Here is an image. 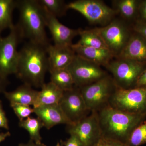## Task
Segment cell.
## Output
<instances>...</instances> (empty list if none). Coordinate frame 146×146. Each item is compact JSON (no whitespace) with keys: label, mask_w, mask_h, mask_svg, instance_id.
<instances>
[{"label":"cell","mask_w":146,"mask_h":146,"mask_svg":"<svg viewBox=\"0 0 146 146\" xmlns=\"http://www.w3.org/2000/svg\"><path fill=\"white\" fill-rule=\"evenodd\" d=\"M127 144L129 146H141L146 144V121L134 129Z\"/></svg>","instance_id":"cell-26"},{"label":"cell","mask_w":146,"mask_h":146,"mask_svg":"<svg viewBox=\"0 0 146 146\" xmlns=\"http://www.w3.org/2000/svg\"><path fill=\"white\" fill-rule=\"evenodd\" d=\"M19 12L18 23L16 25L23 39L47 46L50 44L46 28L44 8L38 0H18Z\"/></svg>","instance_id":"cell-3"},{"label":"cell","mask_w":146,"mask_h":146,"mask_svg":"<svg viewBox=\"0 0 146 146\" xmlns=\"http://www.w3.org/2000/svg\"><path fill=\"white\" fill-rule=\"evenodd\" d=\"M107 141L109 142L111 146H129L127 144L123 143L118 141H110V140H107Z\"/></svg>","instance_id":"cell-37"},{"label":"cell","mask_w":146,"mask_h":146,"mask_svg":"<svg viewBox=\"0 0 146 146\" xmlns=\"http://www.w3.org/2000/svg\"><path fill=\"white\" fill-rule=\"evenodd\" d=\"M72 47L76 54L99 66L105 68L114 58V55L106 48L83 46L75 44Z\"/></svg>","instance_id":"cell-16"},{"label":"cell","mask_w":146,"mask_h":146,"mask_svg":"<svg viewBox=\"0 0 146 146\" xmlns=\"http://www.w3.org/2000/svg\"><path fill=\"white\" fill-rule=\"evenodd\" d=\"M79 35L80 39L76 44L92 48H108L102 37L94 29L90 30L79 29Z\"/></svg>","instance_id":"cell-22"},{"label":"cell","mask_w":146,"mask_h":146,"mask_svg":"<svg viewBox=\"0 0 146 146\" xmlns=\"http://www.w3.org/2000/svg\"><path fill=\"white\" fill-rule=\"evenodd\" d=\"M44 10L46 25L52 36L54 45L58 46L72 45L73 39L79 35V29H73L66 27L61 23L56 17L49 13L44 9Z\"/></svg>","instance_id":"cell-13"},{"label":"cell","mask_w":146,"mask_h":146,"mask_svg":"<svg viewBox=\"0 0 146 146\" xmlns=\"http://www.w3.org/2000/svg\"><path fill=\"white\" fill-rule=\"evenodd\" d=\"M46 50L49 62V70L68 68L76 55L72 45L58 46L50 44L47 46Z\"/></svg>","instance_id":"cell-15"},{"label":"cell","mask_w":146,"mask_h":146,"mask_svg":"<svg viewBox=\"0 0 146 146\" xmlns=\"http://www.w3.org/2000/svg\"><path fill=\"white\" fill-rule=\"evenodd\" d=\"M10 135L11 133L9 131H7L5 133L0 132V143L5 141L7 138L10 136Z\"/></svg>","instance_id":"cell-36"},{"label":"cell","mask_w":146,"mask_h":146,"mask_svg":"<svg viewBox=\"0 0 146 146\" xmlns=\"http://www.w3.org/2000/svg\"><path fill=\"white\" fill-rule=\"evenodd\" d=\"M68 9L78 11L90 23L105 26L118 14L114 9L100 0H77L67 5Z\"/></svg>","instance_id":"cell-7"},{"label":"cell","mask_w":146,"mask_h":146,"mask_svg":"<svg viewBox=\"0 0 146 146\" xmlns=\"http://www.w3.org/2000/svg\"><path fill=\"white\" fill-rule=\"evenodd\" d=\"M23 39L16 25L5 37H0V76L4 78L17 72L18 44Z\"/></svg>","instance_id":"cell-9"},{"label":"cell","mask_w":146,"mask_h":146,"mask_svg":"<svg viewBox=\"0 0 146 146\" xmlns=\"http://www.w3.org/2000/svg\"><path fill=\"white\" fill-rule=\"evenodd\" d=\"M94 29L115 58L119 56L132 34L123 21L117 19H114L105 26L95 28Z\"/></svg>","instance_id":"cell-8"},{"label":"cell","mask_w":146,"mask_h":146,"mask_svg":"<svg viewBox=\"0 0 146 146\" xmlns=\"http://www.w3.org/2000/svg\"><path fill=\"white\" fill-rule=\"evenodd\" d=\"M118 88L127 89L135 88L138 78L146 69V65L127 58H116L105 68Z\"/></svg>","instance_id":"cell-4"},{"label":"cell","mask_w":146,"mask_h":146,"mask_svg":"<svg viewBox=\"0 0 146 146\" xmlns=\"http://www.w3.org/2000/svg\"><path fill=\"white\" fill-rule=\"evenodd\" d=\"M0 128L9 129L8 121L3 108L2 102L0 100Z\"/></svg>","instance_id":"cell-28"},{"label":"cell","mask_w":146,"mask_h":146,"mask_svg":"<svg viewBox=\"0 0 146 146\" xmlns=\"http://www.w3.org/2000/svg\"><path fill=\"white\" fill-rule=\"evenodd\" d=\"M109 105L123 112L146 116V86L127 89L117 87Z\"/></svg>","instance_id":"cell-6"},{"label":"cell","mask_w":146,"mask_h":146,"mask_svg":"<svg viewBox=\"0 0 146 146\" xmlns=\"http://www.w3.org/2000/svg\"><path fill=\"white\" fill-rule=\"evenodd\" d=\"M9 83L7 78H4L0 76V93L5 91L6 86Z\"/></svg>","instance_id":"cell-33"},{"label":"cell","mask_w":146,"mask_h":146,"mask_svg":"<svg viewBox=\"0 0 146 146\" xmlns=\"http://www.w3.org/2000/svg\"><path fill=\"white\" fill-rule=\"evenodd\" d=\"M17 7V1L0 0V35L6 29H11L13 23V12Z\"/></svg>","instance_id":"cell-20"},{"label":"cell","mask_w":146,"mask_h":146,"mask_svg":"<svg viewBox=\"0 0 146 146\" xmlns=\"http://www.w3.org/2000/svg\"><path fill=\"white\" fill-rule=\"evenodd\" d=\"M59 106L72 123L78 122L89 115L91 111L86 106L78 87L64 91Z\"/></svg>","instance_id":"cell-12"},{"label":"cell","mask_w":146,"mask_h":146,"mask_svg":"<svg viewBox=\"0 0 146 146\" xmlns=\"http://www.w3.org/2000/svg\"><path fill=\"white\" fill-rule=\"evenodd\" d=\"M64 91L59 89L51 82L45 83L39 91L33 108L40 106L59 104Z\"/></svg>","instance_id":"cell-19"},{"label":"cell","mask_w":146,"mask_h":146,"mask_svg":"<svg viewBox=\"0 0 146 146\" xmlns=\"http://www.w3.org/2000/svg\"><path fill=\"white\" fill-rule=\"evenodd\" d=\"M67 69L75 86L78 88L94 83L108 75L101 66L76 54Z\"/></svg>","instance_id":"cell-10"},{"label":"cell","mask_w":146,"mask_h":146,"mask_svg":"<svg viewBox=\"0 0 146 146\" xmlns=\"http://www.w3.org/2000/svg\"><path fill=\"white\" fill-rule=\"evenodd\" d=\"M39 91L25 84L19 86L13 91L4 92L5 96L10 104L16 103L34 106L36 103Z\"/></svg>","instance_id":"cell-18"},{"label":"cell","mask_w":146,"mask_h":146,"mask_svg":"<svg viewBox=\"0 0 146 146\" xmlns=\"http://www.w3.org/2000/svg\"><path fill=\"white\" fill-rule=\"evenodd\" d=\"M34 113L41 120L44 127L50 129L59 124H72L69 121L59 104L40 106L33 108Z\"/></svg>","instance_id":"cell-14"},{"label":"cell","mask_w":146,"mask_h":146,"mask_svg":"<svg viewBox=\"0 0 146 146\" xmlns=\"http://www.w3.org/2000/svg\"><path fill=\"white\" fill-rule=\"evenodd\" d=\"M19 126L28 131L30 140L35 143H42V137L40 134V130L44 127V125L39 118L29 117L20 121Z\"/></svg>","instance_id":"cell-24"},{"label":"cell","mask_w":146,"mask_h":146,"mask_svg":"<svg viewBox=\"0 0 146 146\" xmlns=\"http://www.w3.org/2000/svg\"><path fill=\"white\" fill-rule=\"evenodd\" d=\"M102 138L127 144L136 127L146 121V116L118 110L109 105L98 111Z\"/></svg>","instance_id":"cell-2"},{"label":"cell","mask_w":146,"mask_h":146,"mask_svg":"<svg viewBox=\"0 0 146 146\" xmlns=\"http://www.w3.org/2000/svg\"><path fill=\"white\" fill-rule=\"evenodd\" d=\"M66 130L78 138L82 146H94L102 138L97 112H91L78 122L67 125Z\"/></svg>","instance_id":"cell-11"},{"label":"cell","mask_w":146,"mask_h":146,"mask_svg":"<svg viewBox=\"0 0 146 146\" xmlns=\"http://www.w3.org/2000/svg\"><path fill=\"white\" fill-rule=\"evenodd\" d=\"M60 143L62 145L64 146H82L78 138L72 135H71L70 138L66 141H60Z\"/></svg>","instance_id":"cell-29"},{"label":"cell","mask_w":146,"mask_h":146,"mask_svg":"<svg viewBox=\"0 0 146 146\" xmlns=\"http://www.w3.org/2000/svg\"><path fill=\"white\" fill-rule=\"evenodd\" d=\"M138 12L140 18L139 21L146 23V1L139 2Z\"/></svg>","instance_id":"cell-31"},{"label":"cell","mask_w":146,"mask_h":146,"mask_svg":"<svg viewBox=\"0 0 146 146\" xmlns=\"http://www.w3.org/2000/svg\"><path fill=\"white\" fill-rule=\"evenodd\" d=\"M118 58H127L146 65V38L134 32Z\"/></svg>","instance_id":"cell-17"},{"label":"cell","mask_w":146,"mask_h":146,"mask_svg":"<svg viewBox=\"0 0 146 146\" xmlns=\"http://www.w3.org/2000/svg\"><path fill=\"white\" fill-rule=\"evenodd\" d=\"M56 146H63L62 145V144L60 143V142H58L57 144H56Z\"/></svg>","instance_id":"cell-38"},{"label":"cell","mask_w":146,"mask_h":146,"mask_svg":"<svg viewBox=\"0 0 146 146\" xmlns=\"http://www.w3.org/2000/svg\"><path fill=\"white\" fill-rule=\"evenodd\" d=\"M113 9L123 18L132 19L138 12L139 2L136 0H115L112 1Z\"/></svg>","instance_id":"cell-23"},{"label":"cell","mask_w":146,"mask_h":146,"mask_svg":"<svg viewBox=\"0 0 146 146\" xmlns=\"http://www.w3.org/2000/svg\"><path fill=\"white\" fill-rule=\"evenodd\" d=\"M49 69L46 46L29 41L19 51L16 75L25 84L42 88Z\"/></svg>","instance_id":"cell-1"},{"label":"cell","mask_w":146,"mask_h":146,"mask_svg":"<svg viewBox=\"0 0 146 146\" xmlns=\"http://www.w3.org/2000/svg\"><path fill=\"white\" fill-rule=\"evenodd\" d=\"M79 88L87 107L91 112H98L109 105L117 86L111 76H106L94 83Z\"/></svg>","instance_id":"cell-5"},{"label":"cell","mask_w":146,"mask_h":146,"mask_svg":"<svg viewBox=\"0 0 146 146\" xmlns=\"http://www.w3.org/2000/svg\"><path fill=\"white\" fill-rule=\"evenodd\" d=\"M94 146H111L109 142L104 138H102Z\"/></svg>","instance_id":"cell-35"},{"label":"cell","mask_w":146,"mask_h":146,"mask_svg":"<svg viewBox=\"0 0 146 146\" xmlns=\"http://www.w3.org/2000/svg\"><path fill=\"white\" fill-rule=\"evenodd\" d=\"M10 106L20 121L27 119L30 117L32 113H34L33 108H31L29 106L11 103L10 104Z\"/></svg>","instance_id":"cell-27"},{"label":"cell","mask_w":146,"mask_h":146,"mask_svg":"<svg viewBox=\"0 0 146 146\" xmlns=\"http://www.w3.org/2000/svg\"><path fill=\"white\" fill-rule=\"evenodd\" d=\"M18 146H46L45 144L41 143H36L34 141L30 140L27 143H21Z\"/></svg>","instance_id":"cell-34"},{"label":"cell","mask_w":146,"mask_h":146,"mask_svg":"<svg viewBox=\"0 0 146 146\" xmlns=\"http://www.w3.org/2000/svg\"><path fill=\"white\" fill-rule=\"evenodd\" d=\"M146 86V69L138 78L136 84V87Z\"/></svg>","instance_id":"cell-32"},{"label":"cell","mask_w":146,"mask_h":146,"mask_svg":"<svg viewBox=\"0 0 146 146\" xmlns=\"http://www.w3.org/2000/svg\"><path fill=\"white\" fill-rule=\"evenodd\" d=\"M133 30L146 39V23L138 21L133 27Z\"/></svg>","instance_id":"cell-30"},{"label":"cell","mask_w":146,"mask_h":146,"mask_svg":"<svg viewBox=\"0 0 146 146\" xmlns=\"http://www.w3.org/2000/svg\"><path fill=\"white\" fill-rule=\"evenodd\" d=\"M51 81L63 91L72 90L75 86L72 76L67 68L50 70Z\"/></svg>","instance_id":"cell-21"},{"label":"cell","mask_w":146,"mask_h":146,"mask_svg":"<svg viewBox=\"0 0 146 146\" xmlns=\"http://www.w3.org/2000/svg\"><path fill=\"white\" fill-rule=\"evenodd\" d=\"M39 1L45 10L56 18L65 15L68 9V4L62 0H39Z\"/></svg>","instance_id":"cell-25"}]
</instances>
